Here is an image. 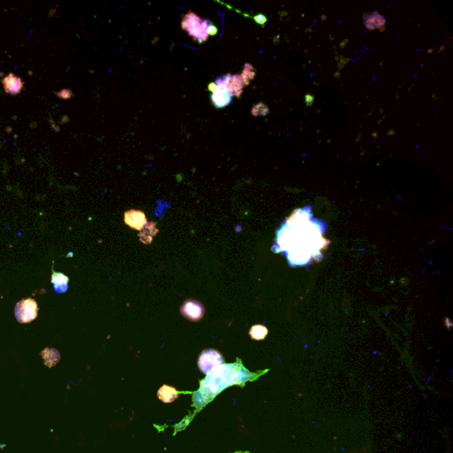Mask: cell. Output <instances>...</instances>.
I'll use <instances>...</instances> for the list:
<instances>
[{"mask_svg":"<svg viewBox=\"0 0 453 453\" xmlns=\"http://www.w3.org/2000/svg\"><path fill=\"white\" fill-rule=\"evenodd\" d=\"M311 207L296 210L284 222L278 232L277 244L282 251L290 254L299 242L301 243L299 265H306L313 256L318 254L323 247L322 231L319 221H314Z\"/></svg>","mask_w":453,"mask_h":453,"instance_id":"6da1fadb","label":"cell"},{"mask_svg":"<svg viewBox=\"0 0 453 453\" xmlns=\"http://www.w3.org/2000/svg\"><path fill=\"white\" fill-rule=\"evenodd\" d=\"M259 375L249 372L238 359L234 364H222L207 375L200 382V388L193 395V405L196 413L209 404L225 389L239 385L243 386L249 381H254Z\"/></svg>","mask_w":453,"mask_h":453,"instance_id":"7a4b0ae2","label":"cell"},{"mask_svg":"<svg viewBox=\"0 0 453 453\" xmlns=\"http://www.w3.org/2000/svg\"><path fill=\"white\" fill-rule=\"evenodd\" d=\"M212 24L210 21L202 20L194 13H189L185 15L182 22V29L186 30L193 40L198 41L199 44L206 42L208 38L207 29Z\"/></svg>","mask_w":453,"mask_h":453,"instance_id":"3957f363","label":"cell"},{"mask_svg":"<svg viewBox=\"0 0 453 453\" xmlns=\"http://www.w3.org/2000/svg\"><path fill=\"white\" fill-rule=\"evenodd\" d=\"M15 314L20 323H30L37 319V303L33 299H22L15 306Z\"/></svg>","mask_w":453,"mask_h":453,"instance_id":"277c9868","label":"cell"},{"mask_svg":"<svg viewBox=\"0 0 453 453\" xmlns=\"http://www.w3.org/2000/svg\"><path fill=\"white\" fill-rule=\"evenodd\" d=\"M222 364H224V358L218 350L207 349L199 355L198 365L205 375H208Z\"/></svg>","mask_w":453,"mask_h":453,"instance_id":"5b68a950","label":"cell"},{"mask_svg":"<svg viewBox=\"0 0 453 453\" xmlns=\"http://www.w3.org/2000/svg\"><path fill=\"white\" fill-rule=\"evenodd\" d=\"M214 83L217 85L216 90L212 95V101L214 106L217 108L229 106L232 101L233 95L227 87V74L218 78Z\"/></svg>","mask_w":453,"mask_h":453,"instance_id":"8992f818","label":"cell"},{"mask_svg":"<svg viewBox=\"0 0 453 453\" xmlns=\"http://www.w3.org/2000/svg\"><path fill=\"white\" fill-rule=\"evenodd\" d=\"M180 313L191 321H199L205 314V307L197 300L188 299L180 307Z\"/></svg>","mask_w":453,"mask_h":453,"instance_id":"52a82bcc","label":"cell"},{"mask_svg":"<svg viewBox=\"0 0 453 453\" xmlns=\"http://www.w3.org/2000/svg\"><path fill=\"white\" fill-rule=\"evenodd\" d=\"M124 221L131 229L142 230L147 223V218L142 211L129 210L124 214Z\"/></svg>","mask_w":453,"mask_h":453,"instance_id":"ba28073f","label":"cell"},{"mask_svg":"<svg viewBox=\"0 0 453 453\" xmlns=\"http://www.w3.org/2000/svg\"><path fill=\"white\" fill-rule=\"evenodd\" d=\"M2 83L4 85L6 93L11 95H17L22 92L24 82L21 78L14 74H8L3 79Z\"/></svg>","mask_w":453,"mask_h":453,"instance_id":"9c48e42d","label":"cell"},{"mask_svg":"<svg viewBox=\"0 0 453 453\" xmlns=\"http://www.w3.org/2000/svg\"><path fill=\"white\" fill-rule=\"evenodd\" d=\"M227 87L229 92L232 93L233 96L238 97L243 93V88L244 87L243 79L241 77V74H227Z\"/></svg>","mask_w":453,"mask_h":453,"instance_id":"30bf717a","label":"cell"},{"mask_svg":"<svg viewBox=\"0 0 453 453\" xmlns=\"http://www.w3.org/2000/svg\"><path fill=\"white\" fill-rule=\"evenodd\" d=\"M157 396L159 400H161L165 404H170L175 401L178 397H179V392L176 391L175 388L171 387L168 385H163L162 387L159 388Z\"/></svg>","mask_w":453,"mask_h":453,"instance_id":"8fae6325","label":"cell"},{"mask_svg":"<svg viewBox=\"0 0 453 453\" xmlns=\"http://www.w3.org/2000/svg\"><path fill=\"white\" fill-rule=\"evenodd\" d=\"M68 281L69 278L61 273H57L53 271L52 276V284H53L54 291L57 293H64L68 289Z\"/></svg>","mask_w":453,"mask_h":453,"instance_id":"7c38bea8","label":"cell"},{"mask_svg":"<svg viewBox=\"0 0 453 453\" xmlns=\"http://www.w3.org/2000/svg\"><path fill=\"white\" fill-rule=\"evenodd\" d=\"M41 356L44 358V365L48 367L49 369H52V367L57 365L60 359L59 351L54 348H45L41 351Z\"/></svg>","mask_w":453,"mask_h":453,"instance_id":"4fadbf2b","label":"cell"},{"mask_svg":"<svg viewBox=\"0 0 453 453\" xmlns=\"http://www.w3.org/2000/svg\"><path fill=\"white\" fill-rule=\"evenodd\" d=\"M385 23H386V21L384 17L379 15L378 13H374L372 15H369L365 19L366 27L369 30H374L382 28L385 25Z\"/></svg>","mask_w":453,"mask_h":453,"instance_id":"5bb4252c","label":"cell"},{"mask_svg":"<svg viewBox=\"0 0 453 453\" xmlns=\"http://www.w3.org/2000/svg\"><path fill=\"white\" fill-rule=\"evenodd\" d=\"M267 334H268V329L264 325H254L251 327L249 331V335L251 338L257 340V341L265 339Z\"/></svg>","mask_w":453,"mask_h":453,"instance_id":"9a60e30c","label":"cell"},{"mask_svg":"<svg viewBox=\"0 0 453 453\" xmlns=\"http://www.w3.org/2000/svg\"><path fill=\"white\" fill-rule=\"evenodd\" d=\"M255 74H256V73H255L253 66H251V64L246 63L245 66H244V68H243V73L241 74V77L243 79L244 86L249 85L250 81L254 79Z\"/></svg>","mask_w":453,"mask_h":453,"instance_id":"2e32d148","label":"cell"},{"mask_svg":"<svg viewBox=\"0 0 453 453\" xmlns=\"http://www.w3.org/2000/svg\"><path fill=\"white\" fill-rule=\"evenodd\" d=\"M251 114H252L253 116H259V115L265 116V115L269 114L268 107H266V106L263 103L258 104V105H256V106L252 108Z\"/></svg>","mask_w":453,"mask_h":453,"instance_id":"e0dca14e","label":"cell"},{"mask_svg":"<svg viewBox=\"0 0 453 453\" xmlns=\"http://www.w3.org/2000/svg\"><path fill=\"white\" fill-rule=\"evenodd\" d=\"M56 95L59 97V98H61L63 100H69L70 98L73 97V93H72L70 89H63L61 92L56 93Z\"/></svg>","mask_w":453,"mask_h":453,"instance_id":"ac0fdd59","label":"cell"},{"mask_svg":"<svg viewBox=\"0 0 453 453\" xmlns=\"http://www.w3.org/2000/svg\"><path fill=\"white\" fill-rule=\"evenodd\" d=\"M254 21L257 22L258 24H260L262 26H264V24L266 22V17H265V15L260 14V15H256V16H255Z\"/></svg>","mask_w":453,"mask_h":453,"instance_id":"d6986e66","label":"cell"},{"mask_svg":"<svg viewBox=\"0 0 453 453\" xmlns=\"http://www.w3.org/2000/svg\"><path fill=\"white\" fill-rule=\"evenodd\" d=\"M217 32V28L214 27V25L210 24L209 27H208V29H207V34H208V36H209V35H210V36H214V35H216Z\"/></svg>","mask_w":453,"mask_h":453,"instance_id":"ffe728a7","label":"cell"},{"mask_svg":"<svg viewBox=\"0 0 453 453\" xmlns=\"http://www.w3.org/2000/svg\"><path fill=\"white\" fill-rule=\"evenodd\" d=\"M306 104H307V106H311V105H313V97L310 96V95H306Z\"/></svg>","mask_w":453,"mask_h":453,"instance_id":"44dd1931","label":"cell"},{"mask_svg":"<svg viewBox=\"0 0 453 453\" xmlns=\"http://www.w3.org/2000/svg\"><path fill=\"white\" fill-rule=\"evenodd\" d=\"M216 88H217V85L215 84L214 82L211 83V84H209V86H208V89L210 90L211 93H214V92L216 90Z\"/></svg>","mask_w":453,"mask_h":453,"instance_id":"7402d4cb","label":"cell"},{"mask_svg":"<svg viewBox=\"0 0 453 453\" xmlns=\"http://www.w3.org/2000/svg\"><path fill=\"white\" fill-rule=\"evenodd\" d=\"M235 453H250V452H248V451H245V452H243V451H238V452H235Z\"/></svg>","mask_w":453,"mask_h":453,"instance_id":"603a6c76","label":"cell"}]
</instances>
